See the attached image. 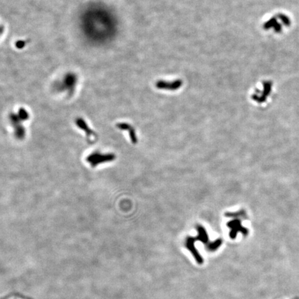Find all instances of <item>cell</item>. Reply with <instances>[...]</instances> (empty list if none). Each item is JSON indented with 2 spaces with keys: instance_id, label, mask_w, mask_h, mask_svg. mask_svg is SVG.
Wrapping results in <instances>:
<instances>
[{
  "instance_id": "6da1fadb",
  "label": "cell",
  "mask_w": 299,
  "mask_h": 299,
  "mask_svg": "<svg viewBox=\"0 0 299 299\" xmlns=\"http://www.w3.org/2000/svg\"><path fill=\"white\" fill-rule=\"evenodd\" d=\"M116 158L114 154L101 155L99 152H94L87 157V161L91 163L92 167H96L99 163L112 161Z\"/></svg>"
},
{
  "instance_id": "7a4b0ae2",
  "label": "cell",
  "mask_w": 299,
  "mask_h": 299,
  "mask_svg": "<svg viewBox=\"0 0 299 299\" xmlns=\"http://www.w3.org/2000/svg\"><path fill=\"white\" fill-rule=\"evenodd\" d=\"M76 81L77 78L73 73H69V74L66 75L63 82V88H64L63 90H69L70 93H72V92H73V91L74 90Z\"/></svg>"
},
{
  "instance_id": "3957f363",
  "label": "cell",
  "mask_w": 299,
  "mask_h": 299,
  "mask_svg": "<svg viewBox=\"0 0 299 299\" xmlns=\"http://www.w3.org/2000/svg\"><path fill=\"white\" fill-rule=\"evenodd\" d=\"M76 123L77 126H78L79 128L82 129V130H84L86 132V134H87L88 137L90 136V135H94L95 134L94 133V132L92 131L91 129L88 127L87 123H85V121L83 119H76Z\"/></svg>"
},
{
  "instance_id": "277c9868",
  "label": "cell",
  "mask_w": 299,
  "mask_h": 299,
  "mask_svg": "<svg viewBox=\"0 0 299 299\" xmlns=\"http://www.w3.org/2000/svg\"><path fill=\"white\" fill-rule=\"evenodd\" d=\"M29 113L26 112V110L24 108H20L19 110V112H18V116L20 117V119L22 121H26V120L29 119Z\"/></svg>"
},
{
  "instance_id": "5b68a950",
  "label": "cell",
  "mask_w": 299,
  "mask_h": 299,
  "mask_svg": "<svg viewBox=\"0 0 299 299\" xmlns=\"http://www.w3.org/2000/svg\"><path fill=\"white\" fill-rule=\"evenodd\" d=\"M129 137H130V138H131V141H132V143H137V137H136V134H135V132H134V129L132 128V127L129 129Z\"/></svg>"
},
{
  "instance_id": "8992f818",
  "label": "cell",
  "mask_w": 299,
  "mask_h": 299,
  "mask_svg": "<svg viewBox=\"0 0 299 299\" xmlns=\"http://www.w3.org/2000/svg\"><path fill=\"white\" fill-rule=\"evenodd\" d=\"M24 44H25V43H24V41H19L16 43V47L17 48L21 49V47H24Z\"/></svg>"
}]
</instances>
